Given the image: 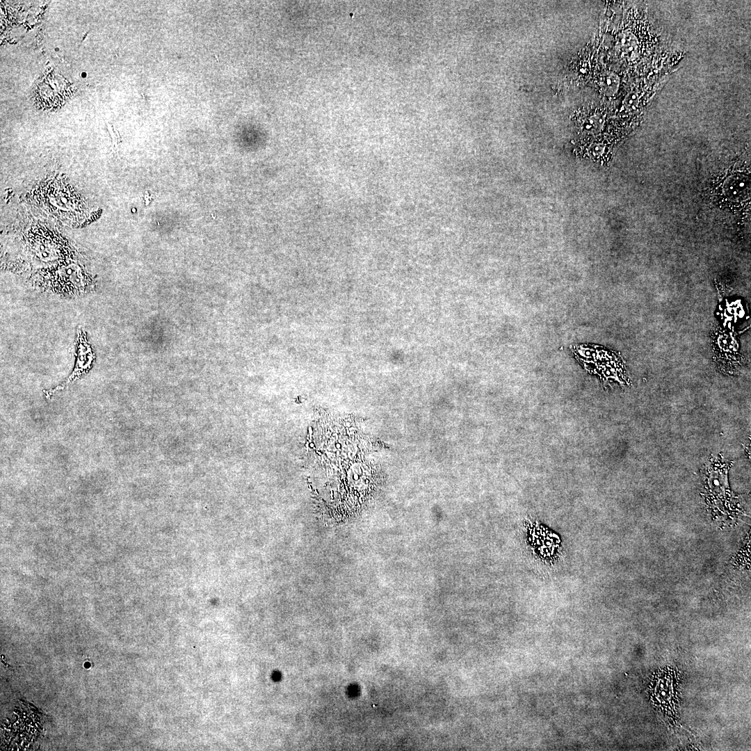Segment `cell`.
<instances>
[{"instance_id": "cell-3", "label": "cell", "mask_w": 751, "mask_h": 751, "mask_svg": "<svg viewBox=\"0 0 751 751\" xmlns=\"http://www.w3.org/2000/svg\"><path fill=\"white\" fill-rule=\"evenodd\" d=\"M76 344L77 349L76 363L72 373L61 385L48 391H44V394L47 398H50L54 394L63 390L70 384L87 373L92 368L95 359V354L87 340L86 332L80 326L77 328Z\"/></svg>"}, {"instance_id": "cell-6", "label": "cell", "mask_w": 751, "mask_h": 751, "mask_svg": "<svg viewBox=\"0 0 751 751\" xmlns=\"http://www.w3.org/2000/svg\"><path fill=\"white\" fill-rule=\"evenodd\" d=\"M648 86L646 84L645 87L641 86H636L632 88L625 96L622 108L627 113H633L637 111L643 107L645 99H648L645 92L647 91Z\"/></svg>"}, {"instance_id": "cell-1", "label": "cell", "mask_w": 751, "mask_h": 751, "mask_svg": "<svg viewBox=\"0 0 751 751\" xmlns=\"http://www.w3.org/2000/svg\"><path fill=\"white\" fill-rule=\"evenodd\" d=\"M733 463V460L726 459L719 453L711 455L702 466V496L714 516L732 517L741 511L738 498L728 483V474Z\"/></svg>"}, {"instance_id": "cell-2", "label": "cell", "mask_w": 751, "mask_h": 751, "mask_svg": "<svg viewBox=\"0 0 751 751\" xmlns=\"http://www.w3.org/2000/svg\"><path fill=\"white\" fill-rule=\"evenodd\" d=\"M629 18L617 36L615 51L621 60L631 65L648 55L656 45L658 37L645 14L629 13Z\"/></svg>"}, {"instance_id": "cell-4", "label": "cell", "mask_w": 751, "mask_h": 751, "mask_svg": "<svg viewBox=\"0 0 751 751\" xmlns=\"http://www.w3.org/2000/svg\"><path fill=\"white\" fill-rule=\"evenodd\" d=\"M579 114L578 123L581 131L586 134H595L598 133L603 128L606 122V112L600 107L590 106L586 108Z\"/></svg>"}, {"instance_id": "cell-5", "label": "cell", "mask_w": 751, "mask_h": 751, "mask_svg": "<svg viewBox=\"0 0 751 751\" xmlns=\"http://www.w3.org/2000/svg\"><path fill=\"white\" fill-rule=\"evenodd\" d=\"M598 90L605 97H613L620 90V77L613 71H604L597 78Z\"/></svg>"}]
</instances>
